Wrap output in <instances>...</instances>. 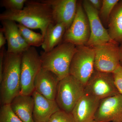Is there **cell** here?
Returning <instances> with one entry per match:
<instances>
[{
  "instance_id": "17",
  "label": "cell",
  "mask_w": 122,
  "mask_h": 122,
  "mask_svg": "<svg viewBox=\"0 0 122 122\" xmlns=\"http://www.w3.org/2000/svg\"><path fill=\"white\" fill-rule=\"evenodd\" d=\"M34 99L32 95H18L10 103L12 110L22 122H34Z\"/></svg>"
},
{
  "instance_id": "16",
  "label": "cell",
  "mask_w": 122,
  "mask_h": 122,
  "mask_svg": "<svg viewBox=\"0 0 122 122\" xmlns=\"http://www.w3.org/2000/svg\"><path fill=\"white\" fill-rule=\"evenodd\" d=\"M59 81L53 73L42 68L35 79V90L48 99L55 100Z\"/></svg>"
},
{
  "instance_id": "12",
  "label": "cell",
  "mask_w": 122,
  "mask_h": 122,
  "mask_svg": "<svg viewBox=\"0 0 122 122\" xmlns=\"http://www.w3.org/2000/svg\"><path fill=\"white\" fill-rule=\"evenodd\" d=\"M51 8L55 24L62 23L68 29L74 20L77 11L76 0H41Z\"/></svg>"
},
{
  "instance_id": "27",
  "label": "cell",
  "mask_w": 122,
  "mask_h": 122,
  "mask_svg": "<svg viewBox=\"0 0 122 122\" xmlns=\"http://www.w3.org/2000/svg\"><path fill=\"white\" fill-rule=\"evenodd\" d=\"M90 4L94 8L98 11H100L102 5V0H88Z\"/></svg>"
},
{
  "instance_id": "9",
  "label": "cell",
  "mask_w": 122,
  "mask_h": 122,
  "mask_svg": "<svg viewBox=\"0 0 122 122\" xmlns=\"http://www.w3.org/2000/svg\"><path fill=\"white\" fill-rule=\"evenodd\" d=\"M85 94L101 100L119 93L112 73L95 70L85 87Z\"/></svg>"
},
{
  "instance_id": "8",
  "label": "cell",
  "mask_w": 122,
  "mask_h": 122,
  "mask_svg": "<svg viewBox=\"0 0 122 122\" xmlns=\"http://www.w3.org/2000/svg\"><path fill=\"white\" fill-rule=\"evenodd\" d=\"M88 17L80 1H78L75 17L69 28L66 30L62 42L73 44L76 46H86L90 36Z\"/></svg>"
},
{
  "instance_id": "25",
  "label": "cell",
  "mask_w": 122,
  "mask_h": 122,
  "mask_svg": "<svg viewBox=\"0 0 122 122\" xmlns=\"http://www.w3.org/2000/svg\"><path fill=\"white\" fill-rule=\"evenodd\" d=\"M115 82L119 93L122 94V67L120 66L113 73Z\"/></svg>"
},
{
  "instance_id": "4",
  "label": "cell",
  "mask_w": 122,
  "mask_h": 122,
  "mask_svg": "<svg viewBox=\"0 0 122 122\" xmlns=\"http://www.w3.org/2000/svg\"><path fill=\"white\" fill-rule=\"evenodd\" d=\"M42 68L41 56L34 47L30 46L21 55L20 94L32 95L35 91L34 82Z\"/></svg>"
},
{
  "instance_id": "26",
  "label": "cell",
  "mask_w": 122,
  "mask_h": 122,
  "mask_svg": "<svg viewBox=\"0 0 122 122\" xmlns=\"http://www.w3.org/2000/svg\"><path fill=\"white\" fill-rule=\"evenodd\" d=\"M6 51L4 47L1 49L0 51V80L2 78L4 59Z\"/></svg>"
},
{
  "instance_id": "18",
  "label": "cell",
  "mask_w": 122,
  "mask_h": 122,
  "mask_svg": "<svg viewBox=\"0 0 122 122\" xmlns=\"http://www.w3.org/2000/svg\"><path fill=\"white\" fill-rule=\"evenodd\" d=\"M66 30L65 25L62 23L50 24L46 31L41 46L44 52H50L61 44Z\"/></svg>"
},
{
  "instance_id": "6",
  "label": "cell",
  "mask_w": 122,
  "mask_h": 122,
  "mask_svg": "<svg viewBox=\"0 0 122 122\" xmlns=\"http://www.w3.org/2000/svg\"><path fill=\"white\" fill-rule=\"evenodd\" d=\"M76 48L71 63L70 74L85 87L95 70L94 50L86 45L77 46Z\"/></svg>"
},
{
  "instance_id": "24",
  "label": "cell",
  "mask_w": 122,
  "mask_h": 122,
  "mask_svg": "<svg viewBox=\"0 0 122 122\" xmlns=\"http://www.w3.org/2000/svg\"><path fill=\"white\" fill-rule=\"evenodd\" d=\"M48 122H74L71 114L60 110L51 116Z\"/></svg>"
},
{
  "instance_id": "5",
  "label": "cell",
  "mask_w": 122,
  "mask_h": 122,
  "mask_svg": "<svg viewBox=\"0 0 122 122\" xmlns=\"http://www.w3.org/2000/svg\"><path fill=\"white\" fill-rule=\"evenodd\" d=\"M85 87L70 74L59 81L55 100L61 110L71 113L77 103L85 94Z\"/></svg>"
},
{
  "instance_id": "30",
  "label": "cell",
  "mask_w": 122,
  "mask_h": 122,
  "mask_svg": "<svg viewBox=\"0 0 122 122\" xmlns=\"http://www.w3.org/2000/svg\"><path fill=\"white\" fill-rule=\"evenodd\" d=\"M95 122V121L94 120H93V121H92V122Z\"/></svg>"
},
{
  "instance_id": "13",
  "label": "cell",
  "mask_w": 122,
  "mask_h": 122,
  "mask_svg": "<svg viewBox=\"0 0 122 122\" xmlns=\"http://www.w3.org/2000/svg\"><path fill=\"white\" fill-rule=\"evenodd\" d=\"M1 21V29L7 41L8 52L22 53L30 47L21 36L16 22L8 20Z\"/></svg>"
},
{
  "instance_id": "20",
  "label": "cell",
  "mask_w": 122,
  "mask_h": 122,
  "mask_svg": "<svg viewBox=\"0 0 122 122\" xmlns=\"http://www.w3.org/2000/svg\"><path fill=\"white\" fill-rule=\"evenodd\" d=\"M18 26L21 36L30 46L39 47L42 45L44 37L42 34L34 32L20 24H18Z\"/></svg>"
},
{
  "instance_id": "31",
  "label": "cell",
  "mask_w": 122,
  "mask_h": 122,
  "mask_svg": "<svg viewBox=\"0 0 122 122\" xmlns=\"http://www.w3.org/2000/svg\"></svg>"
},
{
  "instance_id": "3",
  "label": "cell",
  "mask_w": 122,
  "mask_h": 122,
  "mask_svg": "<svg viewBox=\"0 0 122 122\" xmlns=\"http://www.w3.org/2000/svg\"><path fill=\"white\" fill-rule=\"evenodd\" d=\"M76 50L73 44L62 42L50 52L42 51V68L52 72L61 81L70 74L71 63Z\"/></svg>"
},
{
  "instance_id": "10",
  "label": "cell",
  "mask_w": 122,
  "mask_h": 122,
  "mask_svg": "<svg viewBox=\"0 0 122 122\" xmlns=\"http://www.w3.org/2000/svg\"><path fill=\"white\" fill-rule=\"evenodd\" d=\"M82 4L88 17L90 28V36L86 46L93 47L114 41L110 37L107 30L103 25L99 12L94 8L88 0L82 1Z\"/></svg>"
},
{
  "instance_id": "23",
  "label": "cell",
  "mask_w": 122,
  "mask_h": 122,
  "mask_svg": "<svg viewBox=\"0 0 122 122\" xmlns=\"http://www.w3.org/2000/svg\"><path fill=\"white\" fill-rule=\"evenodd\" d=\"M27 0H1L0 1L1 7H4L6 10L17 11L24 8Z\"/></svg>"
},
{
  "instance_id": "2",
  "label": "cell",
  "mask_w": 122,
  "mask_h": 122,
  "mask_svg": "<svg viewBox=\"0 0 122 122\" xmlns=\"http://www.w3.org/2000/svg\"><path fill=\"white\" fill-rule=\"evenodd\" d=\"M22 53L5 54L1 79L0 99L1 105L10 104L20 91V68Z\"/></svg>"
},
{
  "instance_id": "22",
  "label": "cell",
  "mask_w": 122,
  "mask_h": 122,
  "mask_svg": "<svg viewBox=\"0 0 122 122\" xmlns=\"http://www.w3.org/2000/svg\"><path fill=\"white\" fill-rule=\"evenodd\" d=\"M0 122H22L11 108L10 104L1 105Z\"/></svg>"
},
{
  "instance_id": "11",
  "label": "cell",
  "mask_w": 122,
  "mask_h": 122,
  "mask_svg": "<svg viewBox=\"0 0 122 122\" xmlns=\"http://www.w3.org/2000/svg\"><path fill=\"white\" fill-rule=\"evenodd\" d=\"M96 122H122V94L100 100L95 115Z\"/></svg>"
},
{
  "instance_id": "7",
  "label": "cell",
  "mask_w": 122,
  "mask_h": 122,
  "mask_svg": "<svg viewBox=\"0 0 122 122\" xmlns=\"http://www.w3.org/2000/svg\"><path fill=\"white\" fill-rule=\"evenodd\" d=\"M119 45L116 42H110L92 47L95 52V70L113 73L120 66Z\"/></svg>"
},
{
  "instance_id": "15",
  "label": "cell",
  "mask_w": 122,
  "mask_h": 122,
  "mask_svg": "<svg viewBox=\"0 0 122 122\" xmlns=\"http://www.w3.org/2000/svg\"><path fill=\"white\" fill-rule=\"evenodd\" d=\"M32 95L34 102L33 112L34 122H48L53 115L61 110L55 100L48 99L35 90Z\"/></svg>"
},
{
  "instance_id": "19",
  "label": "cell",
  "mask_w": 122,
  "mask_h": 122,
  "mask_svg": "<svg viewBox=\"0 0 122 122\" xmlns=\"http://www.w3.org/2000/svg\"><path fill=\"white\" fill-rule=\"evenodd\" d=\"M107 30L111 39L122 45V0L115 5L110 16Z\"/></svg>"
},
{
  "instance_id": "21",
  "label": "cell",
  "mask_w": 122,
  "mask_h": 122,
  "mask_svg": "<svg viewBox=\"0 0 122 122\" xmlns=\"http://www.w3.org/2000/svg\"><path fill=\"white\" fill-rule=\"evenodd\" d=\"M119 0H103L102 5L99 12V16L102 21L105 24L108 22L110 16Z\"/></svg>"
},
{
  "instance_id": "1",
  "label": "cell",
  "mask_w": 122,
  "mask_h": 122,
  "mask_svg": "<svg viewBox=\"0 0 122 122\" xmlns=\"http://www.w3.org/2000/svg\"><path fill=\"white\" fill-rule=\"evenodd\" d=\"M22 10H6L1 14L0 20H10L30 29H39L44 36L49 25L54 22L49 5L41 0H28Z\"/></svg>"
},
{
  "instance_id": "28",
  "label": "cell",
  "mask_w": 122,
  "mask_h": 122,
  "mask_svg": "<svg viewBox=\"0 0 122 122\" xmlns=\"http://www.w3.org/2000/svg\"><path fill=\"white\" fill-rule=\"evenodd\" d=\"M6 39L1 28L0 29V49L4 47L6 43Z\"/></svg>"
},
{
  "instance_id": "29",
  "label": "cell",
  "mask_w": 122,
  "mask_h": 122,
  "mask_svg": "<svg viewBox=\"0 0 122 122\" xmlns=\"http://www.w3.org/2000/svg\"><path fill=\"white\" fill-rule=\"evenodd\" d=\"M120 65L122 67V45L120 46Z\"/></svg>"
},
{
  "instance_id": "14",
  "label": "cell",
  "mask_w": 122,
  "mask_h": 122,
  "mask_svg": "<svg viewBox=\"0 0 122 122\" xmlns=\"http://www.w3.org/2000/svg\"><path fill=\"white\" fill-rule=\"evenodd\" d=\"M100 101L94 96L85 94L71 113L74 122H91L94 120Z\"/></svg>"
}]
</instances>
